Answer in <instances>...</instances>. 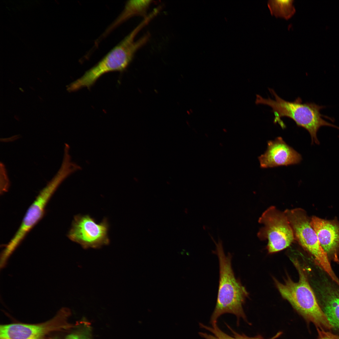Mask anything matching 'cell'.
Segmentation results:
<instances>
[{
	"instance_id": "obj_14",
	"label": "cell",
	"mask_w": 339,
	"mask_h": 339,
	"mask_svg": "<svg viewBox=\"0 0 339 339\" xmlns=\"http://www.w3.org/2000/svg\"><path fill=\"white\" fill-rule=\"evenodd\" d=\"M226 325L232 333V336L228 335L222 331L218 327L217 323L212 325V326H210L200 323L199 325L201 328L209 331L211 334L200 332L199 333V334L204 339H266L260 335L251 337L244 334H239L234 331L227 324ZM282 334V332L279 331L272 337L267 339H277Z\"/></svg>"
},
{
	"instance_id": "obj_9",
	"label": "cell",
	"mask_w": 339,
	"mask_h": 339,
	"mask_svg": "<svg viewBox=\"0 0 339 339\" xmlns=\"http://www.w3.org/2000/svg\"><path fill=\"white\" fill-rule=\"evenodd\" d=\"M56 190L52 186L47 184L40 191L27 211L18 230L8 245L6 251L10 252L13 250L42 218L47 203Z\"/></svg>"
},
{
	"instance_id": "obj_8",
	"label": "cell",
	"mask_w": 339,
	"mask_h": 339,
	"mask_svg": "<svg viewBox=\"0 0 339 339\" xmlns=\"http://www.w3.org/2000/svg\"><path fill=\"white\" fill-rule=\"evenodd\" d=\"M313 289L318 304L331 325L339 329V285L320 267Z\"/></svg>"
},
{
	"instance_id": "obj_15",
	"label": "cell",
	"mask_w": 339,
	"mask_h": 339,
	"mask_svg": "<svg viewBox=\"0 0 339 339\" xmlns=\"http://www.w3.org/2000/svg\"><path fill=\"white\" fill-rule=\"evenodd\" d=\"M293 2V0H271L268 1L267 5L272 15L288 20L295 13Z\"/></svg>"
},
{
	"instance_id": "obj_4",
	"label": "cell",
	"mask_w": 339,
	"mask_h": 339,
	"mask_svg": "<svg viewBox=\"0 0 339 339\" xmlns=\"http://www.w3.org/2000/svg\"><path fill=\"white\" fill-rule=\"evenodd\" d=\"M143 28L142 24H138L94 66L72 83L68 87L69 90L76 91L84 87L89 88L104 73L125 70L136 52L150 38V35L148 33L138 40H135L137 35Z\"/></svg>"
},
{
	"instance_id": "obj_16",
	"label": "cell",
	"mask_w": 339,
	"mask_h": 339,
	"mask_svg": "<svg viewBox=\"0 0 339 339\" xmlns=\"http://www.w3.org/2000/svg\"><path fill=\"white\" fill-rule=\"evenodd\" d=\"M318 336L316 339H339V335L325 331L323 329L317 328Z\"/></svg>"
},
{
	"instance_id": "obj_7",
	"label": "cell",
	"mask_w": 339,
	"mask_h": 339,
	"mask_svg": "<svg viewBox=\"0 0 339 339\" xmlns=\"http://www.w3.org/2000/svg\"><path fill=\"white\" fill-rule=\"evenodd\" d=\"M109 225L106 218L100 223L88 215L74 216L67 236L84 249L98 248L108 245Z\"/></svg>"
},
{
	"instance_id": "obj_17",
	"label": "cell",
	"mask_w": 339,
	"mask_h": 339,
	"mask_svg": "<svg viewBox=\"0 0 339 339\" xmlns=\"http://www.w3.org/2000/svg\"><path fill=\"white\" fill-rule=\"evenodd\" d=\"M64 339H83L80 336L76 334H71L68 336Z\"/></svg>"
},
{
	"instance_id": "obj_3",
	"label": "cell",
	"mask_w": 339,
	"mask_h": 339,
	"mask_svg": "<svg viewBox=\"0 0 339 339\" xmlns=\"http://www.w3.org/2000/svg\"><path fill=\"white\" fill-rule=\"evenodd\" d=\"M292 261L298 273L299 280L294 282L288 276L283 282L275 279L279 292L307 322L313 323L320 329H331L333 326L318 304L307 271L296 259Z\"/></svg>"
},
{
	"instance_id": "obj_11",
	"label": "cell",
	"mask_w": 339,
	"mask_h": 339,
	"mask_svg": "<svg viewBox=\"0 0 339 339\" xmlns=\"http://www.w3.org/2000/svg\"><path fill=\"white\" fill-rule=\"evenodd\" d=\"M267 148L258 157L260 166L267 168L298 164L302 159L300 154L288 145L281 137L267 142Z\"/></svg>"
},
{
	"instance_id": "obj_5",
	"label": "cell",
	"mask_w": 339,
	"mask_h": 339,
	"mask_svg": "<svg viewBox=\"0 0 339 339\" xmlns=\"http://www.w3.org/2000/svg\"><path fill=\"white\" fill-rule=\"evenodd\" d=\"M292 229L294 240L310 254L314 260L333 280L338 278L331 265L329 258L321 247L305 211L296 208L284 211Z\"/></svg>"
},
{
	"instance_id": "obj_13",
	"label": "cell",
	"mask_w": 339,
	"mask_h": 339,
	"mask_svg": "<svg viewBox=\"0 0 339 339\" xmlns=\"http://www.w3.org/2000/svg\"><path fill=\"white\" fill-rule=\"evenodd\" d=\"M152 2L151 0L127 1L122 12L107 30L106 33L110 32L115 27L132 17L138 15L146 17L147 16L146 15L147 11Z\"/></svg>"
},
{
	"instance_id": "obj_10",
	"label": "cell",
	"mask_w": 339,
	"mask_h": 339,
	"mask_svg": "<svg viewBox=\"0 0 339 339\" xmlns=\"http://www.w3.org/2000/svg\"><path fill=\"white\" fill-rule=\"evenodd\" d=\"M60 316L38 324L15 323L0 326V339H43L49 333L61 328Z\"/></svg>"
},
{
	"instance_id": "obj_2",
	"label": "cell",
	"mask_w": 339,
	"mask_h": 339,
	"mask_svg": "<svg viewBox=\"0 0 339 339\" xmlns=\"http://www.w3.org/2000/svg\"><path fill=\"white\" fill-rule=\"evenodd\" d=\"M269 90L274 97L273 100L269 97L263 98L256 94L255 103L256 104H263L270 106L275 116L274 123H278L282 128L286 127L281 118L286 117L293 120L297 125L307 130L309 133L311 144H319L317 133L323 126H328L339 130V127L325 121L322 118L325 116L320 112V110L326 107L314 103H303L301 99L298 97L294 101H286L280 97L274 90L269 88Z\"/></svg>"
},
{
	"instance_id": "obj_1",
	"label": "cell",
	"mask_w": 339,
	"mask_h": 339,
	"mask_svg": "<svg viewBox=\"0 0 339 339\" xmlns=\"http://www.w3.org/2000/svg\"><path fill=\"white\" fill-rule=\"evenodd\" d=\"M212 239L216 245L213 253L217 255L219 261V277L216 305L210 322L211 325L217 323L218 318L225 313L235 315L238 325L240 318L247 322L243 305L249 293L240 279L235 277L232 266V254L228 253L225 255L219 238L217 243Z\"/></svg>"
},
{
	"instance_id": "obj_6",
	"label": "cell",
	"mask_w": 339,
	"mask_h": 339,
	"mask_svg": "<svg viewBox=\"0 0 339 339\" xmlns=\"http://www.w3.org/2000/svg\"><path fill=\"white\" fill-rule=\"evenodd\" d=\"M258 222L263 225L258 233L259 239H266L267 249L270 253L282 250L289 246L294 240L293 231L284 212L274 206L267 209Z\"/></svg>"
},
{
	"instance_id": "obj_12",
	"label": "cell",
	"mask_w": 339,
	"mask_h": 339,
	"mask_svg": "<svg viewBox=\"0 0 339 339\" xmlns=\"http://www.w3.org/2000/svg\"><path fill=\"white\" fill-rule=\"evenodd\" d=\"M311 225L317 235L320 244L328 257L339 262V222L327 220L313 216Z\"/></svg>"
}]
</instances>
